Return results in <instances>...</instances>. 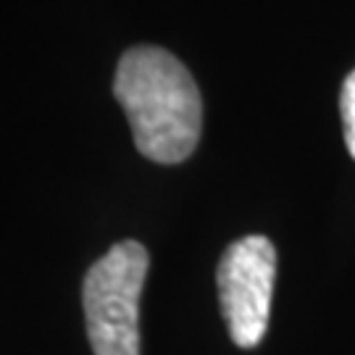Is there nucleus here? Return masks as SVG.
Listing matches in <instances>:
<instances>
[{
	"label": "nucleus",
	"mask_w": 355,
	"mask_h": 355,
	"mask_svg": "<svg viewBox=\"0 0 355 355\" xmlns=\"http://www.w3.org/2000/svg\"><path fill=\"white\" fill-rule=\"evenodd\" d=\"M114 95L135 135V148L155 164H182L203 132V98L190 69L164 48H129L116 66Z\"/></svg>",
	"instance_id": "f257e3e1"
},
{
	"label": "nucleus",
	"mask_w": 355,
	"mask_h": 355,
	"mask_svg": "<svg viewBox=\"0 0 355 355\" xmlns=\"http://www.w3.org/2000/svg\"><path fill=\"white\" fill-rule=\"evenodd\" d=\"M150 258L140 242L114 245L82 284L89 347L95 355H140V295Z\"/></svg>",
	"instance_id": "f03ea898"
},
{
	"label": "nucleus",
	"mask_w": 355,
	"mask_h": 355,
	"mask_svg": "<svg viewBox=\"0 0 355 355\" xmlns=\"http://www.w3.org/2000/svg\"><path fill=\"white\" fill-rule=\"evenodd\" d=\"M277 277V250L263 234H248L232 242L216 271L221 313L232 343L255 347L263 340L271 316V292Z\"/></svg>",
	"instance_id": "7ed1b4c3"
},
{
	"label": "nucleus",
	"mask_w": 355,
	"mask_h": 355,
	"mask_svg": "<svg viewBox=\"0 0 355 355\" xmlns=\"http://www.w3.org/2000/svg\"><path fill=\"white\" fill-rule=\"evenodd\" d=\"M340 114H343V132L347 153L355 158V71L345 76L340 92Z\"/></svg>",
	"instance_id": "20e7f679"
}]
</instances>
